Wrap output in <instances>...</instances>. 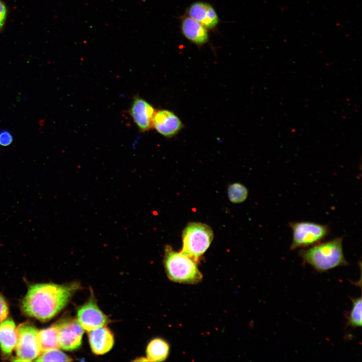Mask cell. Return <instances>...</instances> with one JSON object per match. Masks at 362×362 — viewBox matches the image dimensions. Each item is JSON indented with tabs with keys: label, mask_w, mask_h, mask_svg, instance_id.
<instances>
[{
	"label": "cell",
	"mask_w": 362,
	"mask_h": 362,
	"mask_svg": "<svg viewBox=\"0 0 362 362\" xmlns=\"http://www.w3.org/2000/svg\"><path fill=\"white\" fill-rule=\"evenodd\" d=\"M9 306L4 297L0 294V323L7 317L9 314Z\"/></svg>",
	"instance_id": "44dd1931"
},
{
	"label": "cell",
	"mask_w": 362,
	"mask_h": 362,
	"mask_svg": "<svg viewBox=\"0 0 362 362\" xmlns=\"http://www.w3.org/2000/svg\"><path fill=\"white\" fill-rule=\"evenodd\" d=\"M343 237H336L306 249L301 248L298 254L304 264L319 273L347 265L343 250Z\"/></svg>",
	"instance_id": "7a4b0ae2"
},
{
	"label": "cell",
	"mask_w": 362,
	"mask_h": 362,
	"mask_svg": "<svg viewBox=\"0 0 362 362\" xmlns=\"http://www.w3.org/2000/svg\"><path fill=\"white\" fill-rule=\"evenodd\" d=\"M187 14L208 30L215 28L219 23V17L215 10L206 2H196L192 4L187 10Z\"/></svg>",
	"instance_id": "8fae6325"
},
{
	"label": "cell",
	"mask_w": 362,
	"mask_h": 362,
	"mask_svg": "<svg viewBox=\"0 0 362 362\" xmlns=\"http://www.w3.org/2000/svg\"><path fill=\"white\" fill-rule=\"evenodd\" d=\"M164 264L168 278L173 282L194 284L202 280L203 275L196 262L182 252L174 251L169 246L165 248Z\"/></svg>",
	"instance_id": "3957f363"
},
{
	"label": "cell",
	"mask_w": 362,
	"mask_h": 362,
	"mask_svg": "<svg viewBox=\"0 0 362 362\" xmlns=\"http://www.w3.org/2000/svg\"><path fill=\"white\" fill-rule=\"evenodd\" d=\"M292 232L291 250L307 248L323 241L330 232L328 225L307 221L291 222Z\"/></svg>",
	"instance_id": "5b68a950"
},
{
	"label": "cell",
	"mask_w": 362,
	"mask_h": 362,
	"mask_svg": "<svg viewBox=\"0 0 362 362\" xmlns=\"http://www.w3.org/2000/svg\"><path fill=\"white\" fill-rule=\"evenodd\" d=\"M57 322L59 348L66 350L78 348L81 344L84 330L77 320L68 318Z\"/></svg>",
	"instance_id": "52a82bcc"
},
{
	"label": "cell",
	"mask_w": 362,
	"mask_h": 362,
	"mask_svg": "<svg viewBox=\"0 0 362 362\" xmlns=\"http://www.w3.org/2000/svg\"><path fill=\"white\" fill-rule=\"evenodd\" d=\"M182 126L180 120L172 112L161 110L155 112L153 127L162 136L172 137L179 132Z\"/></svg>",
	"instance_id": "30bf717a"
},
{
	"label": "cell",
	"mask_w": 362,
	"mask_h": 362,
	"mask_svg": "<svg viewBox=\"0 0 362 362\" xmlns=\"http://www.w3.org/2000/svg\"><path fill=\"white\" fill-rule=\"evenodd\" d=\"M17 339V328L14 321L9 318L1 322L0 348L4 356L11 354L16 347Z\"/></svg>",
	"instance_id": "5bb4252c"
},
{
	"label": "cell",
	"mask_w": 362,
	"mask_h": 362,
	"mask_svg": "<svg viewBox=\"0 0 362 362\" xmlns=\"http://www.w3.org/2000/svg\"><path fill=\"white\" fill-rule=\"evenodd\" d=\"M130 114L139 130L146 132L153 127L155 110L146 101L139 97L134 98Z\"/></svg>",
	"instance_id": "9c48e42d"
},
{
	"label": "cell",
	"mask_w": 362,
	"mask_h": 362,
	"mask_svg": "<svg viewBox=\"0 0 362 362\" xmlns=\"http://www.w3.org/2000/svg\"><path fill=\"white\" fill-rule=\"evenodd\" d=\"M13 141V136L12 133L7 130L0 131V145L3 146H7L10 145Z\"/></svg>",
	"instance_id": "ffe728a7"
},
{
	"label": "cell",
	"mask_w": 362,
	"mask_h": 362,
	"mask_svg": "<svg viewBox=\"0 0 362 362\" xmlns=\"http://www.w3.org/2000/svg\"><path fill=\"white\" fill-rule=\"evenodd\" d=\"M213 236L211 228L207 224L191 222L183 231V244L180 252L197 262L209 247Z\"/></svg>",
	"instance_id": "277c9868"
},
{
	"label": "cell",
	"mask_w": 362,
	"mask_h": 362,
	"mask_svg": "<svg viewBox=\"0 0 362 362\" xmlns=\"http://www.w3.org/2000/svg\"><path fill=\"white\" fill-rule=\"evenodd\" d=\"M38 330L29 322L21 324L17 328L18 339L15 361H30L41 353L38 338Z\"/></svg>",
	"instance_id": "8992f818"
},
{
	"label": "cell",
	"mask_w": 362,
	"mask_h": 362,
	"mask_svg": "<svg viewBox=\"0 0 362 362\" xmlns=\"http://www.w3.org/2000/svg\"><path fill=\"white\" fill-rule=\"evenodd\" d=\"M77 317L83 329L88 332L104 326L108 321L107 316L100 309L93 297L78 309Z\"/></svg>",
	"instance_id": "ba28073f"
},
{
	"label": "cell",
	"mask_w": 362,
	"mask_h": 362,
	"mask_svg": "<svg viewBox=\"0 0 362 362\" xmlns=\"http://www.w3.org/2000/svg\"><path fill=\"white\" fill-rule=\"evenodd\" d=\"M169 346L164 340L156 338L151 340L146 348V355L148 361H162L169 354Z\"/></svg>",
	"instance_id": "2e32d148"
},
{
	"label": "cell",
	"mask_w": 362,
	"mask_h": 362,
	"mask_svg": "<svg viewBox=\"0 0 362 362\" xmlns=\"http://www.w3.org/2000/svg\"><path fill=\"white\" fill-rule=\"evenodd\" d=\"M350 299L352 307L350 311L346 314V326L352 328H359L361 326V298L359 297Z\"/></svg>",
	"instance_id": "e0dca14e"
},
{
	"label": "cell",
	"mask_w": 362,
	"mask_h": 362,
	"mask_svg": "<svg viewBox=\"0 0 362 362\" xmlns=\"http://www.w3.org/2000/svg\"><path fill=\"white\" fill-rule=\"evenodd\" d=\"M248 192L247 188L239 183L231 185L228 189V196L230 201L233 203H240L246 200Z\"/></svg>",
	"instance_id": "ac0fdd59"
},
{
	"label": "cell",
	"mask_w": 362,
	"mask_h": 362,
	"mask_svg": "<svg viewBox=\"0 0 362 362\" xmlns=\"http://www.w3.org/2000/svg\"><path fill=\"white\" fill-rule=\"evenodd\" d=\"M38 338L41 352L44 351L58 349V322L50 327L38 331Z\"/></svg>",
	"instance_id": "9a60e30c"
},
{
	"label": "cell",
	"mask_w": 362,
	"mask_h": 362,
	"mask_svg": "<svg viewBox=\"0 0 362 362\" xmlns=\"http://www.w3.org/2000/svg\"><path fill=\"white\" fill-rule=\"evenodd\" d=\"M88 339L92 351L96 354H105L113 346V334L104 325L89 331Z\"/></svg>",
	"instance_id": "7c38bea8"
},
{
	"label": "cell",
	"mask_w": 362,
	"mask_h": 362,
	"mask_svg": "<svg viewBox=\"0 0 362 362\" xmlns=\"http://www.w3.org/2000/svg\"><path fill=\"white\" fill-rule=\"evenodd\" d=\"M37 361H70L72 358L58 349L43 351L35 359Z\"/></svg>",
	"instance_id": "d6986e66"
},
{
	"label": "cell",
	"mask_w": 362,
	"mask_h": 362,
	"mask_svg": "<svg viewBox=\"0 0 362 362\" xmlns=\"http://www.w3.org/2000/svg\"><path fill=\"white\" fill-rule=\"evenodd\" d=\"M180 29L185 37L194 44L202 46L209 41L208 29L188 16L182 20Z\"/></svg>",
	"instance_id": "4fadbf2b"
},
{
	"label": "cell",
	"mask_w": 362,
	"mask_h": 362,
	"mask_svg": "<svg viewBox=\"0 0 362 362\" xmlns=\"http://www.w3.org/2000/svg\"><path fill=\"white\" fill-rule=\"evenodd\" d=\"M79 287L76 283L31 285L22 301L21 309L29 317L42 321L49 320L63 309Z\"/></svg>",
	"instance_id": "6da1fadb"
},
{
	"label": "cell",
	"mask_w": 362,
	"mask_h": 362,
	"mask_svg": "<svg viewBox=\"0 0 362 362\" xmlns=\"http://www.w3.org/2000/svg\"><path fill=\"white\" fill-rule=\"evenodd\" d=\"M7 16V9L4 3L0 0V30L5 23Z\"/></svg>",
	"instance_id": "7402d4cb"
}]
</instances>
